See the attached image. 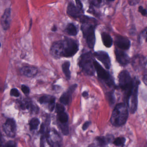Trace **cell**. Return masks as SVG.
<instances>
[{"label":"cell","mask_w":147,"mask_h":147,"mask_svg":"<svg viewBox=\"0 0 147 147\" xmlns=\"http://www.w3.org/2000/svg\"><path fill=\"white\" fill-rule=\"evenodd\" d=\"M78 42L74 39L65 38L64 39L55 42L51 45L50 54L55 58L74 56L79 51Z\"/></svg>","instance_id":"cell-1"},{"label":"cell","mask_w":147,"mask_h":147,"mask_svg":"<svg viewBox=\"0 0 147 147\" xmlns=\"http://www.w3.org/2000/svg\"><path fill=\"white\" fill-rule=\"evenodd\" d=\"M81 22V30L89 48L93 49L95 43V28L97 20L93 18L82 15L80 18Z\"/></svg>","instance_id":"cell-2"},{"label":"cell","mask_w":147,"mask_h":147,"mask_svg":"<svg viewBox=\"0 0 147 147\" xmlns=\"http://www.w3.org/2000/svg\"><path fill=\"white\" fill-rule=\"evenodd\" d=\"M118 79L119 87L124 92L125 99L126 102L135 87L140 83V82L136 78L132 79L127 70L121 71L119 75Z\"/></svg>","instance_id":"cell-3"},{"label":"cell","mask_w":147,"mask_h":147,"mask_svg":"<svg viewBox=\"0 0 147 147\" xmlns=\"http://www.w3.org/2000/svg\"><path fill=\"white\" fill-rule=\"evenodd\" d=\"M128 115L129 112L126 105L122 103L118 104L113 111L111 123L116 127L122 126L126 123Z\"/></svg>","instance_id":"cell-4"},{"label":"cell","mask_w":147,"mask_h":147,"mask_svg":"<svg viewBox=\"0 0 147 147\" xmlns=\"http://www.w3.org/2000/svg\"><path fill=\"white\" fill-rule=\"evenodd\" d=\"M79 66L86 74L90 76H92L95 73L94 60L92 52H86L81 55L79 58Z\"/></svg>","instance_id":"cell-5"},{"label":"cell","mask_w":147,"mask_h":147,"mask_svg":"<svg viewBox=\"0 0 147 147\" xmlns=\"http://www.w3.org/2000/svg\"><path fill=\"white\" fill-rule=\"evenodd\" d=\"M94 64L98 77L103 81L108 87H111L114 86V80L109 72L104 69L103 67L95 60Z\"/></svg>","instance_id":"cell-6"},{"label":"cell","mask_w":147,"mask_h":147,"mask_svg":"<svg viewBox=\"0 0 147 147\" xmlns=\"http://www.w3.org/2000/svg\"><path fill=\"white\" fill-rule=\"evenodd\" d=\"M44 136L51 147H61L62 139L59 133L54 129L48 130Z\"/></svg>","instance_id":"cell-7"},{"label":"cell","mask_w":147,"mask_h":147,"mask_svg":"<svg viewBox=\"0 0 147 147\" xmlns=\"http://www.w3.org/2000/svg\"><path fill=\"white\" fill-rule=\"evenodd\" d=\"M139 84H138L135 87L132 93L129 97L126 102L127 106L130 110L131 113H134L136 112L138 106V92Z\"/></svg>","instance_id":"cell-8"},{"label":"cell","mask_w":147,"mask_h":147,"mask_svg":"<svg viewBox=\"0 0 147 147\" xmlns=\"http://www.w3.org/2000/svg\"><path fill=\"white\" fill-rule=\"evenodd\" d=\"M3 130L8 136L13 138L15 137L17 131L16 122L13 119H7L3 125Z\"/></svg>","instance_id":"cell-9"},{"label":"cell","mask_w":147,"mask_h":147,"mask_svg":"<svg viewBox=\"0 0 147 147\" xmlns=\"http://www.w3.org/2000/svg\"><path fill=\"white\" fill-rule=\"evenodd\" d=\"M94 56L99 61L102 63L107 69H109L111 67V61L109 55L104 51H98L95 52Z\"/></svg>","instance_id":"cell-10"},{"label":"cell","mask_w":147,"mask_h":147,"mask_svg":"<svg viewBox=\"0 0 147 147\" xmlns=\"http://www.w3.org/2000/svg\"><path fill=\"white\" fill-rule=\"evenodd\" d=\"M115 44L118 48L123 50L129 49L131 45L130 41L128 38L119 35L115 37Z\"/></svg>","instance_id":"cell-11"},{"label":"cell","mask_w":147,"mask_h":147,"mask_svg":"<svg viewBox=\"0 0 147 147\" xmlns=\"http://www.w3.org/2000/svg\"><path fill=\"white\" fill-rule=\"evenodd\" d=\"M77 87V84H74L69 88L67 92H64L61 96L60 99V102L64 105L69 104L72 98V95Z\"/></svg>","instance_id":"cell-12"},{"label":"cell","mask_w":147,"mask_h":147,"mask_svg":"<svg viewBox=\"0 0 147 147\" xmlns=\"http://www.w3.org/2000/svg\"><path fill=\"white\" fill-rule=\"evenodd\" d=\"M11 9L7 8L3 13L1 19V24L3 30H7L10 28L11 24Z\"/></svg>","instance_id":"cell-13"},{"label":"cell","mask_w":147,"mask_h":147,"mask_svg":"<svg viewBox=\"0 0 147 147\" xmlns=\"http://www.w3.org/2000/svg\"><path fill=\"white\" fill-rule=\"evenodd\" d=\"M115 54L116 60L122 66H125L129 63V57L128 55L123 51L115 49Z\"/></svg>","instance_id":"cell-14"},{"label":"cell","mask_w":147,"mask_h":147,"mask_svg":"<svg viewBox=\"0 0 147 147\" xmlns=\"http://www.w3.org/2000/svg\"><path fill=\"white\" fill-rule=\"evenodd\" d=\"M82 10L75 5L73 2L69 3L67 8V13L71 17L74 18H80L82 15L81 14Z\"/></svg>","instance_id":"cell-15"},{"label":"cell","mask_w":147,"mask_h":147,"mask_svg":"<svg viewBox=\"0 0 147 147\" xmlns=\"http://www.w3.org/2000/svg\"><path fill=\"white\" fill-rule=\"evenodd\" d=\"M20 72L24 76L28 77H32L37 74L38 69L34 66H24L20 69Z\"/></svg>","instance_id":"cell-16"},{"label":"cell","mask_w":147,"mask_h":147,"mask_svg":"<svg viewBox=\"0 0 147 147\" xmlns=\"http://www.w3.org/2000/svg\"><path fill=\"white\" fill-rule=\"evenodd\" d=\"M96 140L100 145L104 146L113 142L114 138L112 135H108L105 136L98 137L96 138Z\"/></svg>","instance_id":"cell-17"},{"label":"cell","mask_w":147,"mask_h":147,"mask_svg":"<svg viewBox=\"0 0 147 147\" xmlns=\"http://www.w3.org/2000/svg\"><path fill=\"white\" fill-rule=\"evenodd\" d=\"M101 38L103 44L107 48H111L113 45V40L109 34L106 32H103L101 34Z\"/></svg>","instance_id":"cell-18"},{"label":"cell","mask_w":147,"mask_h":147,"mask_svg":"<svg viewBox=\"0 0 147 147\" xmlns=\"http://www.w3.org/2000/svg\"><path fill=\"white\" fill-rule=\"evenodd\" d=\"M65 32L69 36H76L78 33L77 28L74 24L72 23L68 24L65 30Z\"/></svg>","instance_id":"cell-19"},{"label":"cell","mask_w":147,"mask_h":147,"mask_svg":"<svg viewBox=\"0 0 147 147\" xmlns=\"http://www.w3.org/2000/svg\"><path fill=\"white\" fill-rule=\"evenodd\" d=\"M70 66V62L69 61L64 62L62 65L63 72L68 80H70L71 78V72L69 70Z\"/></svg>","instance_id":"cell-20"},{"label":"cell","mask_w":147,"mask_h":147,"mask_svg":"<svg viewBox=\"0 0 147 147\" xmlns=\"http://www.w3.org/2000/svg\"><path fill=\"white\" fill-rule=\"evenodd\" d=\"M55 98L54 96L51 95H44L39 98L38 101L41 104H48L49 105Z\"/></svg>","instance_id":"cell-21"},{"label":"cell","mask_w":147,"mask_h":147,"mask_svg":"<svg viewBox=\"0 0 147 147\" xmlns=\"http://www.w3.org/2000/svg\"><path fill=\"white\" fill-rule=\"evenodd\" d=\"M58 120L59 123L66 124L68 121V116L65 112L58 114Z\"/></svg>","instance_id":"cell-22"},{"label":"cell","mask_w":147,"mask_h":147,"mask_svg":"<svg viewBox=\"0 0 147 147\" xmlns=\"http://www.w3.org/2000/svg\"><path fill=\"white\" fill-rule=\"evenodd\" d=\"M40 124V120L37 118H33L30 122V129L31 130H36L38 128V125Z\"/></svg>","instance_id":"cell-23"},{"label":"cell","mask_w":147,"mask_h":147,"mask_svg":"<svg viewBox=\"0 0 147 147\" xmlns=\"http://www.w3.org/2000/svg\"><path fill=\"white\" fill-rule=\"evenodd\" d=\"M125 138L118 137L114 139L113 142V144L118 147H123L125 143Z\"/></svg>","instance_id":"cell-24"},{"label":"cell","mask_w":147,"mask_h":147,"mask_svg":"<svg viewBox=\"0 0 147 147\" xmlns=\"http://www.w3.org/2000/svg\"><path fill=\"white\" fill-rule=\"evenodd\" d=\"M106 98L110 105H113L115 101V96L113 92H111L107 93L106 94Z\"/></svg>","instance_id":"cell-25"},{"label":"cell","mask_w":147,"mask_h":147,"mask_svg":"<svg viewBox=\"0 0 147 147\" xmlns=\"http://www.w3.org/2000/svg\"><path fill=\"white\" fill-rule=\"evenodd\" d=\"M59 125L63 135H66V136L68 135L69 133V126L67 124L59 123Z\"/></svg>","instance_id":"cell-26"},{"label":"cell","mask_w":147,"mask_h":147,"mask_svg":"<svg viewBox=\"0 0 147 147\" xmlns=\"http://www.w3.org/2000/svg\"><path fill=\"white\" fill-rule=\"evenodd\" d=\"M20 105L21 109L25 110L26 109H29L30 108L31 103H30L27 101H21L20 102Z\"/></svg>","instance_id":"cell-27"},{"label":"cell","mask_w":147,"mask_h":147,"mask_svg":"<svg viewBox=\"0 0 147 147\" xmlns=\"http://www.w3.org/2000/svg\"><path fill=\"white\" fill-rule=\"evenodd\" d=\"M41 147H51L48 142L45 136L42 135L41 139Z\"/></svg>","instance_id":"cell-28"},{"label":"cell","mask_w":147,"mask_h":147,"mask_svg":"<svg viewBox=\"0 0 147 147\" xmlns=\"http://www.w3.org/2000/svg\"><path fill=\"white\" fill-rule=\"evenodd\" d=\"M65 111V108L63 105L60 104H57L56 105V112L57 114L63 112Z\"/></svg>","instance_id":"cell-29"},{"label":"cell","mask_w":147,"mask_h":147,"mask_svg":"<svg viewBox=\"0 0 147 147\" xmlns=\"http://www.w3.org/2000/svg\"><path fill=\"white\" fill-rule=\"evenodd\" d=\"M10 95L15 97H18L20 96V93L18 89L13 88L11 89L10 92Z\"/></svg>","instance_id":"cell-30"},{"label":"cell","mask_w":147,"mask_h":147,"mask_svg":"<svg viewBox=\"0 0 147 147\" xmlns=\"http://www.w3.org/2000/svg\"><path fill=\"white\" fill-rule=\"evenodd\" d=\"M21 90L24 94H28L30 92V89L29 87L25 85H22L21 86Z\"/></svg>","instance_id":"cell-31"},{"label":"cell","mask_w":147,"mask_h":147,"mask_svg":"<svg viewBox=\"0 0 147 147\" xmlns=\"http://www.w3.org/2000/svg\"><path fill=\"white\" fill-rule=\"evenodd\" d=\"M141 37L146 42H147V27L142 32L141 34Z\"/></svg>","instance_id":"cell-32"},{"label":"cell","mask_w":147,"mask_h":147,"mask_svg":"<svg viewBox=\"0 0 147 147\" xmlns=\"http://www.w3.org/2000/svg\"><path fill=\"white\" fill-rule=\"evenodd\" d=\"M138 11L144 17H147V11L143 7L140 6L138 7Z\"/></svg>","instance_id":"cell-33"},{"label":"cell","mask_w":147,"mask_h":147,"mask_svg":"<svg viewBox=\"0 0 147 147\" xmlns=\"http://www.w3.org/2000/svg\"><path fill=\"white\" fill-rule=\"evenodd\" d=\"M102 2L101 1H91V4L93 6L98 7L100 5Z\"/></svg>","instance_id":"cell-34"},{"label":"cell","mask_w":147,"mask_h":147,"mask_svg":"<svg viewBox=\"0 0 147 147\" xmlns=\"http://www.w3.org/2000/svg\"><path fill=\"white\" fill-rule=\"evenodd\" d=\"M16 145L15 143L13 141H10L7 143L5 147H16Z\"/></svg>","instance_id":"cell-35"},{"label":"cell","mask_w":147,"mask_h":147,"mask_svg":"<svg viewBox=\"0 0 147 147\" xmlns=\"http://www.w3.org/2000/svg\"><path fill=\"white\" fill-rule=\"evenodd\" d=\"M90 124H91V122L90 121H87V122H85L82 125V129L84 131L86 130L89 127Z\"/></svg>","instance_id":"cell-36"},{"label":"cell","mask_w":147,"mask_h":147,"mask_svg":"<svg viewBox=\"0 0 147 147\" xmlns=\"http://www.w3.org/2000/svg\"><path fill=\"white\" fill-rule=\"evenodd\" d=\"M129 5L131 6H135L136 5H137L139 2V1H135V0H133V1H129Z\"/></svg>","instance_id":"cell-37"},{"label":"cell","mask_w":147,"mask_h":147,"mask_svg":"<svg viewBox=\"0 0 147 147\" xmlns=\"http://www.w3.org/2000/svg\"><path fill=\"white\" fill-rule=\"evenodd\" d=\"M76 5L80 8L81 10H82L83 9V5H82V3L81 1H76Z\"/></svg>","instance_id":"cell-38"},{"label":"cell","mask_w":147,"mask_h":147,"mask_svg":"<svg viewBox=\"0 0 147 147\" xmlns=\"http://www.w3.org/2000/svg\"><path fill=\"white\" fill-rule=\"evenodd\" d=\"M143 81L145 85H147V75H145L143 76Z\"/></svg>","instance_id":"cell-39"},{"label":"cell","mask_w":147,"mask_h":147,"mask_svg":"<svg viewBox=\"0 0 147 147\" xmlns=\"http://www.w3.org/2000/svg\"><path fill=\"white\" fill-rule=\"evenodd\" d=\"M82 96H83V97H85V98H86V97H87L88 96V92H86V91H85V92H84L82 93Z\"/></svg>","instance_id":"cell-40"},{"label":"cell","mask_w":147,"mask_h":147,"mask_svg":"<svg viewBox=\"0 0 147 147\" xmlns=\"http://www.w3.org/2000/svg\"><path fill=\"white\" fill-rule=\"evenodd\" d=\"M57 30V27L55 25H54L51 28V31L53 32H55Z\"/></svg>","instance_id":"cell-41"},{"label":"cell","mask_w":147,"mask_h":147,"mask_svg":"<svg viewBox=\"0 0 147 147\" xmlns=\"http://www.w3.org/2000/svg\"><path fill=\"white\" fill-rule=\"evenodd\" d=\"M94 147V146H92V147Z\"/></svg>","instance_id":"cell-42"}]
</instances>
